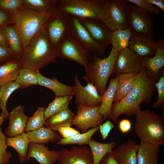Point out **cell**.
Returning <instances> with one entry per match:
<instances>
[{
    "label": "cell",
    "mask_w": 164,
    "mask_h": 164,
    "mask_svg": "<svg viewBox=\"0 0 164 164\" xmlns=\"http://www.w3.org/2000/svg\"><path fill=\"white\" fill-rule=\"evenodd\" d=\"M155 83L148 77L145 69L142 68L133 88L122 99L113 104L109 118L116 122L123 114L128 116L135 115L141 110V103L148 104L151 101L155 89Z\"/></svg>",
    "instance_id": "obj_1"
},
{
    "label": "cell",
    "mask_w": 164,
    "mask_h": 164,
    "mask_svg": "<svg viewBox=\"0 0 164 164\" xmlns=\"http://www.w3.org/2000/svg\"><path fill=\"white\" fill-rule=\"evenodd\" d=\"M57 58L56 51L51 43L45 27L32 39L23 50L19 61L22 67L28 68L38 73L41 68L55 62Z\"/></svg>",
    "instance_id": "obj_2"
},
{
    "label": "cell",
    "mask_w": 164,
    "mask_h": 164,
    "mask_svg": "<svg viewBox=\"0 0 164 164\" xmlns=\"http://www.w3.org/2000/svg\"><path fill=\"white\" fill-rule=\"evenodd\" d=\"M8 13L20 36L23 50L35 35L46 27L55 13H40L25 7Z\"/></svg>",
    "instance_id": "obj_3"
},
{
    "label": "cell",
    "mask_w": 164,
    "mask_h": 164,
    "mask_svg": "<svg viewBox=\"0 0 164 164\" xmlns=\"http://www.w3.org/2000/svg\"><path fill=\"white\" fill-rule=\"evenodd\" d=\"M136 134L140 141L159 146L164 144V118L149 110H141L135 115Z\"/></svg>",
    "instance_id": "obj_4"
},
{
    "label": "cell",
    "mask_w": 164,
    "mask_h": 164,
    "mask_svg": "<svg viewBox=\"0 0 164 164\" xmlns=\"http://www.w3.org/2000/svg\"><path fill=\"white\" fill-rule=\"evenodd\" d=\"M118 53L112 48L108 56L104 58L92 56L89 67L85 70L84 80L92 84L101 96L105 91L109 78L113 73Z\"/></svg>",
    "instance_id": "obj_5"
},
{
    "label": "cell",
    "mask_w": 164,
    "mask_h": 164,
    "mask_svg": "<svg viewBox=\"0 0 164 164\" xmlns=\"http://www.w3.org/2000/svg\"><path fill=\"white\" fill-rule=\"evenodd\" d=\"M105 0H60L58 10L78 18L101 19Z\"/></svg>",
    "instance_id": "obj_6"
},
{
    "label": "cell",
    "mask_w": 164,
    "mask_h": 164,
    "mask_svg": "<svg viewBox=\"0 0 164 164\" xmlns=\"http://www.w3.org/2000/svg\"><path fill=\"white\" fill-rule=\"evenodd\" d=\"M128 5L124 0H105L101 19L112 31L128 28L127 15Z\"/></svg>",
    "instance_id": "obj_7"
},
{
    "label": "cell",
    "mask_w": 164,
    "mask_h": 164,
    "mask_svg": "<svg viewBox=\"0 0 164 164\" xmlns=\"http://www.w3.org/2000/svg\"><path fill=\"white\" fill-rule=\"evenodd\" d=\"M56 53L58 58L75 62L82 66L85 71L88 68L92 57H90L91 54L69 32L60 44Z\"/></svg>",
    "instance_id": "obj_8"
},
{
    "label": "cell",
    "mask_w": 164,
    "mask_h": 164,
    "mask_svg": "<svg viewBox=\"0 0 164 164\" xmlns=\"http://www.w3.org/2000/svg\"><path fill=\"white\" fill-rule=\"evenodd\" d=\"M68 32L76 41L92 56L100 57L103 56L106 49L101 46L92 38L77 17L69 15Z\"/></svg>",
    "instance_id": "obj_9"
},
{
    "label": "cell",
    "mask_w": 164,
    "mask_h": 164,
    "mask_svg": "<svg viewBox=\"0 0 164 164\" xmlns=\"http://www.w3.org/2000/svg\"><path fill=\"white\" fill-rule=\"evenodd\" d=\"M127 19L128 28L132 32L152 37L155 35L153 19L143 9L130 4L128 6Z\"/></svg>",
    "instance_id": "obj_10"
},
{
    "label": "cell",
    "mask_w": 164,
    "mask_h": 164,
    "mask_svg": "<svg viewBox=\"0 0 164 164\" xmlns=\"http://www.w3.org/2000/svg\"><path fill=\"white\" fill-rule=\"evenodd\" d=\"M99 107L77 105V111L71 126H74L83 133L100 125L105 119L99 113Z\"/></svg>",
    "instance_id": "obj_11"
},
{
    "label": "cell",
    "mask_w": 164,
    "mask_h": 164,
    "mask_svg": "<svg viewBox=\"0 0 164 164\" xmlns=\"http://www.w3.org/2000/svg\"><path fill=\"white\" fill-rule=\"evenodd\" d=\"M69 15L58 10L46 26L50 41L56 51L69 32Z\"/></svg>",
    "instance_id": "obj_12"
},
{
    "label": "cell",
    "mask_w": 164,
    "mask_h": 164,
    "mask_svg": "<svg viewBox=\"0 0 164 164\" xmlns=\"http://www.w3.org/2000/svg\"><path fill=\"white\" fill-rule=\"evenodd\" d=\"M142 58L128 48L119 52L112 74L138 73L141 71Z\"/></svg>",
    "instance_id": "obj_13"
},
{
    "label": "cell",
    "mask_w": 164,
    "mask_h": 164,
    "mask_svg": "<svg viewBox=\"0 0 164 164\" xmlns=\"http://www.w3.org/2000/svg\"><path fill=\"white\" fill-rule=\"evenodd\" d=\"M74 81L73 96L75 98V103L77 105L87 106L100 105L101 96L92 84L87 82L86 86H83L77 74L74 76Z\"/></svg>",
    "instance_id": "obj_14"
},
{
    "label": "cell",
    "mask_w": 164,
    "mask_h": 164,
    "mask_svg": "<svg viewBox=\"0 0 164 164\" xmlns=\"http://www.w3.org/2000/svg\"><path fill=\"white\" fill-rule=\"evenodd\" d=\"M58 151V164H94L92 155L88 146H73Z\"/></svg>",
    "instance_id": "obj_15"
},
{
    "label": "cell",
    "mask_w": 164,
    "mask_h": 164,
    "mask_svg": "<svg viewBox=\"0 0 164 164\" xmlns=\"http://www.w3.org/2000/svg\"><path fill=\"white\" fill-rule=\"evenodd\" d=\"M78 18L96 42L105 49L110 44L112 32L101 19Z\"/></svg>",
    "instance_id": "obj_16"
},
{
    "label": "cell",
    "mask_w": 164,
    "mask_h": 164,
    "mask_svg": "<svg viewBox=\"0 0 164 164\" xmlns=\"http://www.w3.org/2000/svg\"><path fill=\"white\" fill-rule=\"evenodd\" d=\"M156 53L151 57L142 58L141 66L147 75L156 82L159 80V71L164 66V40L160 39L155 42Z\"/></svg>",
    "instance_id": "obj_17"
},
{
    "label": "cell",
    "mask_w": 164,
    "mask_h": 164,
    "mask_svg": "<svg viewBox=\"0 0 164 164\" xmlns=\"http://www.w3.org/2000/svg\"><path fill=\"white\" fill-rule=\"evenodd\" d=\"M155 42L152 37L132 32L128 48L141 58L151 57L156 53Z\"/></svg>",
    "instance_id": "obj_18"
},
{
    "label": "cell",
    "mask_w": 164,
    "mask_h": 164,
    "mask_svg": "<svg viewBox=\"0 0 164 164\" xmlns=\"http://www.w3.org/2000/svg\"><path fill=\"white\" fill-rule=\"evenodd\" d=\"M28 118L24 113L22 106L18 105L14 108L9 113V125L5 130L6 135L12 137L24 132Z\"/></svg>",
    "instance_id": "obj_19"
},
{
    "label": "cell",
    "mask_w": 164,
    "mask_h": 164,
    "mask_svg": "<svg viewBox=\"0 0 164 164\" xmlns=\"http://www.w3.org/2000/svg\"><path fill=\"white\" fill-rule=\"evenodd\" d=\"M59 156L58 151L50 150L44 145L30 142L27 161L33 158L40 164H55Z\"/></svg>",
    "instance_id": "obj_20"
},
{
    "label": "cell",
    "mask_w": 164,
    "mask_h": 164,
    "mask_svg": "<svg viewBox=\"0 0 164 164\" xmlns=\"http://www.w3.org/2000/svg\"><path fill=\"white\" fill-rule=\"evenodd\" d=\"M138 146L135 141L129 140L114 148L111 153L118 164H137Z\"/></svg>",
    "instance_id": "obj_21"
},
{
    "label": "cell",
    "mask_w": 164,
    "mask_h": 164,
    "mask_svg": "<svg viewBox=\"0 0 164 164\" xmlns=\"http://www.w3.org/2000/svg\"><path fill=\"white\" fill-rule=\"evenodd\" d=\"M26 133L30 142L40 144L54 143L61 138V136L57 131L46 127Z\"/></svg>",
    "instance_id": "obj_22"
},
{
    "label": "cell",
    "mask_w": 164,
    "mask_h": 164,
    "mask_svg": "<svg viewBox=\"0 0 164 164\" xmlns=\"http://www.w3.org/2000/svg\"><path fill=\"white\" fill-rule=\"evenodd\" d=\"M38 85L51 90L54 93L55 97L67 95H73L74 87L62 83L56 77L50 79L42 75L39 72L37 73Z\"/></svg>",
    "instance_id": "obj_23"
},
{
    "label": "cell",
    "mask_w": 164,
    "mask_h": 164,
    "mask_svg": "<svg viewBox=\"0 0 164 164\" xmlns=\"http://www.w3.org/2000/svg\"><path fill=\"white\" fill-rule=\"evenodd\" d=\"M138 73H126L117 75L118 83L113 104L124 98L135 85Z\"/></svg>",
    "instance_id": "obj_24"
},
{
    "label": "cell",
    "mask_w": 164,
    "mask_h": 164,
    "mask_svg": "<svg viewBox=\"0 0 164 164\" xmlns=\"http://www.w3.org/2000/svg\"><path fill=\"white\" fill-rule=\"evenodd\" d=\"M137 154V164H155L157 162L159 146L140 141Z\"/></svg>",
    "instance_id": "obj_25"
},
{
    "label": "cell",
    "mask_w": 164,
    "mask_h": 164,
    "mask_svg": "<svg viewBox=\"0 0 164 164\" xmlns=\"http://www.w3.org/2000/svg\"><path fill=\"white\" fill-rule=\"evenodd\" d=\"M118 78L111 77L107 90L101 96L99 113L106 119L110 115L115 96L118 83Z\"/></svg>",
    "instance_id": "obj_26"
},
{
    "label": "cell",
    "mask_w": 164,
    "mask_h": 164,
    "mask_svg": "<svg viewBox=\"0 0 164 164\" xmlns=\"http://www.w3.org/2000/svg\"><path fill=\"white\" fill-rule=\"evenodd\" d=\"M3 28L7 38L13 58L19 60L22 57L23 51L22 43L19 34L12 24L8 25Z\"/></svg>",
    "instance_id": "obj_27"
},
{
    "label": "cell",
    "mask_w": 164,
    "mask_h": 164,
    "mask_svg": "<svg viewBox=\"0 0 164 164\" xmlns=\"http://www.w3.org/2000/svg\"><path fill=\"white\" fill-rule=\"evenodd\" d=\"M5 142L7 147L12 148L17 152L21 162L27 161V155L30 141L26 133L23 132L12 137H6Z\"/></svg>",
    "instance_id": "obj_28"
},
{
    "label": "cell",
    "mask_w": 164,
    "mask_h": 164,
    "mask_svg": "<svg viewBox=\"0 0 164 164\" xmlns=\"http://www.w3.org/2000/svg\"><path fill=\"white\" fill-rule=\"evenodd\" d=\"M24 6L40 13L55 14L60 0H22Z\"/></svg>",
    "instance_id": "obj_29"
},
{
    "label": "cell",
    "mask_w": 164,
    "mask_h": 164,
    "mask_svg": "<svg viewBox=\"0 0 164 164\" xmlns=\"http://www.w3.org/2000/svg\"><path fill=\"white\" fill-rule=\"evenodd\" d=\"M75 115L68 108L46 120L44 125L57 131L60 127L70 126Z\"/></svg>",
    "instance_id": "obj_30"
},
{
    "label": "cell",
    "mask_w": 164,
    "mask_h": 164,
    "mask_svg": "<svg viewBox=\"0 0 164 164\" xmlns=\"http://www.w3.org/2000/svg\"><path fill=\"white\" fill-rule=\"evenodd\" d=\"M22 67L19 60L11 59L0 66V86L15 81Z\"/></svg>",
    "instance_id": "obj_31"
},
{
    "label": "cell",
    "mask_w": 164,
    "mask_h": 164,
    "mask_svg": "<svg viewBox=\"0 0 164 164\" xmlns=\"http://www.w3.org/2000/svg\"><path fill=\"white\" fill-rule=\"evenodd\" d=\"M132 34V31L128 28L112 31L110 44L112 48L119 52L128 48Z\"/></svg>",
    "instance_id": "obj_32"
},
{
    "label": "cell",
    "mask_w": 164,
    "mask_h": 164,
    "mask_svg": "<svg viewBox=\"0 0 164 164\" xmlns=\"http://www.w3.org/2000/svg\"><path fill=\"white\" fill-rule=\"evenodd\" d=\"M88 145L92 155L94 164H99L106 155L112 151L116 146V143H101L91 138Z\"/></svg>",
    "instance_id": "obj_33"
},
{
    "label": "cell",
    "mask_w": 164,
    "mask_h": 164,
    "mask_svg": "<svg viewBox=\"0 0 164 164\" xmlns=\"http://www.w3.org/2000/svg\"><path fill=\"white\" fill-rule=\"evenodd\" d=\"M0 109L1 115L4 119H8L9 113L6 108L7 100L11 94L21 87L20 84L15 81L8 82L0 86Z\"/></svg>",
    "instance_id": "obj_34"
},
{
    "label": "cell",
    "mask_w": 164,
    "mask_h": 164,
    "mask_svg": "<svg viewBox=\"0 0 164 164\" xmlns=\"http://www.w3.org/2000/svg\"><path fill=\"white\" fill-rule=\"evenodd\" d=\"M73 95H67L55 97L49 103L44 111V118L50 117L68 108L69 104L73 97Z\"/></svg>",
    "instance_id": "obj_35"
},
{
    "label": "cell",
    "mask_w": 164,
    "mask_h": 164,
    "mask_svg": "<svg viewBox=\"0 0 164 164\" xmlns=\"http://www.w3.org/2000/svg\"><path fill=\"white\" fill-rule=\"evenodd\" d=\"M99 126L93 128L83 133H80L77 136L69 139L61 138L57 142V144L60 145H88L92 136L99 130Z\"/></svg>",
    "instance_id": "obj_36"
},
{
    "label": "cell",
    "mask_w": 164,
    "mask_h": 164,
    "mask_svg": "<svg viewBox=\"0 0 164 164\" xmlns=\"http://www.w3.org/2000/svg\"><path fill=\"white\" fill-rule=\"evenodd\" d=\"M37 73L28 68L22 67L15 81L21 87H26L38 84Z\"/></svg>",
    "instance_id": "obj_37"
},
{
    "label": "cell",
    "mask_w": 164,
    "mask_h": 164,
    "mask_svg": "<svg viewBox=\"0 0 164 164\" xmlns=\"http://www.w3.org/2000/svg\"><path fill=\"white\" fill-rule=\"evenodd\" d=\"M45 109L43 107H38L33 114L28 118L24 132L34 131L43 127L45 121Z\"/></svg>",
    "instance_id": "obj_38"
},
{
    "label": "cell",
    "mask_w": 164,
    "mask_h": 164,
    "mask_svg": "<svg viewBox=\"0 0 164 164\" xmlns=\"http://www.w3.org/2000/svg\"><path fill=\"white\" fill-rule=\"evenodd\" d=\"M6 138L0 127V164H8L12 157L11 152L7 151Z\"/></svg>",
    "instance_id": "obj_39"
},
{
    "label": "cell",
    "mask_w": 164,
    "mask_h": 164,
    "mask_svg": "<svg viewBox=\"0 0 164 164\" xmlns=\"http://www.w3.org/2000/svg\"><path fill=\"white\" fill-rule=\"evenodd\" d=\"M24 7L22 0H0V9L8 12L19 10Z\"/></svg>",
    "instance_id": "obj_40"
},
{
    "label": "cell",
    "mask_w": 164,
    "mask_h": 164,
    "mask_svg": "<svg viewBox=\"0 0 164 164\" xmlns=\"http://www.w3.org/2000/svg\"><path fill=\"white\" fill-rule=\"evenodd\" d=\"M134 4L135 6L142 8L146 11L151 15L152 14L158 15L160 12V9L156 6L146 1V0H126Z\"/></svg>",
    "instance_id": "obj_41"
},
{
    "label": "cell",
    "mask_w": 164,
    "mask_h": 164,
    "mask_svg": "<svg viewBox=\"0 0 164 164\" xmlns=\"http://www.w3.org/2000/svg\"><path fill=\"white\" fill-rule=\"evenodd\" d=\"M155 87L158 92V97L153 107L155 108H159L164 103V75L160 77L158 80L155 83Z\"/></svg>",
    "instance_id": "obj_42"
},
{
    "label": "cell",
    "mask_w": 164,
    "mask_h": 164,
    "mask_svg": "<svg viewBox=\"0 0 164 164\" xmlns=\"http://www.w3.org/2000/svg\"><path fill=\"white\" fill-rule=\"evenodd\" d=\"M57 131L61 137L64 139H69L75 137L80 133L77 130L70 126H66L59 128Z\"/></svg>",
    "instance_id": "obj_43"
},
{
    "label": "cell",
    "mask_w": 164,
    "mask_h": 164,
    "mask_svg": "<svg viewBox=\"0 0 164 164\" xmlns=\"http://www.w3.org/2000/svg\"><path fill=\"white\" fill-rule=\"evenodd\" d=\"M12 59V54L10 47L0 45V64Z\"/></svg>",
    "instance_id": "obj_44"
},
{
    "label": "cell",
    "mask_w": 164,
    "mask_h": 164,
    "mask_svg": "<svg viewBox=\"0 0 164 164\" xmlns=\"http://www.w3.org/2000/svg\"><path fill=\"white\" fill-rule=\"evenodd\" d=\"M114 128L113 124L109 120L106 121L99 125V130L103 140L108 136L109 134Z\"/></svg>",
    "instance_id": "obj_45"
},
{
    "label": "cell",
    "mask_w": 164,
    "mask_h": 164,
    "mask_svg": "<svg viewBox=\"0 0 164 164\" xmlns=\"http://www.w3.org/2000/svg\"><path fill=\"white\" fill-rule=\"evenodd\" d=\"M11 24L12 22L9 13L0 9V27L3 28Z\"/></svg>",
    "instance_id": "obj_46"
},
{
    "label": "cell",
    "mask_w": 164,
    "mask_h": 164,
    "mask_svg": "<svg viewBox=\"0 0 164 164\" xmlns=\"http://www.w3.org/2000/svg\"><path fill=\"white\" fill-rule=\"evenodd\" d=\"M118 126L120 130L123 134L128 132L132 127L130 121L126 119L121 120L119 123Z\"/></svg>",
    "instance_id": "obj_47"
},
{
    "label": "cell",
    "mask_w": 164,
    "mask_h": 164,
    "mask_svg": "<svg viewBox=\"0 0 164 164\" xmlns=\"http://www.w3.org/2000/svg\"><path fill=\"white\" fill-rule=\"evenodd\" d=\"M99 164H118L112 155L111 152L106 155Z\"/></svg>",
    "instance_id": "obj_48"
},
{
    "label": "cell",
    "mask_w": 164,
    "mask_h": 164,
    "mask_svg": "<svg viewBox=\"0 0 164 164\" xmlns=\"http://www.w3.org/2000/svg\"><path fill=\"white\" fill-rule=\"evenodd\" d=\"M0 45L9 47L6 33L3 28L0 27Z\"/></svg>",
    "instance_id": "obj_49"
},
{
    "label": "cell",
    "mask_w": 164,
    "mask_h": 164,
    "mask_svg": "<svg viewBox=\"0 0 164 164\" xmlns=\"http://www.w3.org/2000/svg\"><path fill=\"white\" fill-rule=\"evenodd\" d=\"M148 2L151 3L164 11V0H146Z\"/></svg>",
    "instance_id": "obj_50"
},
{
    "label": "cell",
    "mask_w": 164,
    "mask_h": 164,
    "mask_svg": "<svg viewBox=\"0 0 164 164\" xmlns=\"http://www.w3.org/2000/svg\"><path fill=\"white\" fill-rule=\"evenodd\" d=\"M4 118L0 114V126H1L3 122Z\"/></svg>",
    "instance_id": "obj_51"
},
{
    "label": "cell",
    "mask_w": 164,
    "mask_h": 164,
    "mask_svg": "<svg viewBox=\"0 0 164 164\" xmlns=\"http://www.w3.org/2000/svg\"><path fill=\"white\" fill-rule=\"evenodd\" d=\"M155 164H158V162H156V163H155Z\"/></svg>",
    "instance_id": "obj_52"
},
{
    "label": "cell",
    "mask_w": 164,
    "mask_h": 164,
    "mask_svg": "<svg viewBox=\"0 0 164 164\" xmlns=\"http://www.w3.org/2000/svg\"></svg>",
    "instance_id": "obj_53"
}]
</instances>
